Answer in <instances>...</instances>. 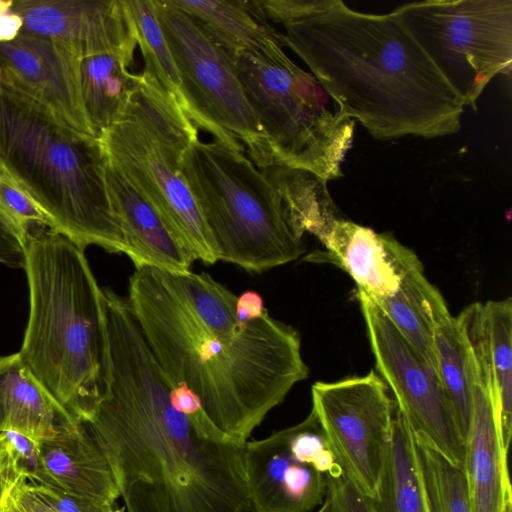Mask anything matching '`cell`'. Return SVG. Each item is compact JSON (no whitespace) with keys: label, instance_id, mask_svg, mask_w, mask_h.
Masks as SVG:
<instances>
[{"label":"cell","instance_id":"cell-1","mask_svg":"<svg viewBox=\"0 0 512 512\" xmlns=\"http://www.w3.org/2000/svg\"><path fill=\"white\" fill-rule=\"evenodd\" d=\"M105 389L83 423L125 512H251L245 443L193 422L171 401L127 298L101 289Z\"/></svg>","mask_w":512,"mask_h":512},{"label":"cell","instance_id":"cell-2","mask_svg":"<svg viewBox=\"0 0 512 512\" xmlns=\"http://www.w3.org/2000/svg\"><path fill=\"white\" fill-rule=\"evenodd\" d=\"M126 298L166 377L240 443L308 377L298 332L268 311L241 319L238 296L206 272L137 268Z\"/></svg>","mask_w":512,"mask_h":512},{"label":"cell","instance_id":"cell-3","mask_svg":"<svg viewBox=\"0 0 512 512\" xmlns=\"http://www.w3.org/2000/svg\"><path fill=\"white\" fill-rule=\"evenodd\" d=\"M283 46L370 135L457 133L464 106L394 11L359 12L340 0H258Z\"/></svg>","mask_w":512,"mask_h":512},{"label":"cell","instance_id":"cell-4","mask_svg":"<svg viewBox=\"0 0 512 512\" xmlns=\"http://www.w3.org/2000/svg\"><path fill=\"white\" fill-rule=\"evenodd\" d=\"M30 310L21 350L30 373L79 423L105 389L101 288L84 250L49 227L23 243Z\"/></svg>","mask_w":512,"mask_h":512},{"label":"cell","instance_id":"cell-5","mask_svg":"<svg viewBox=\"0 0 512 512\" xmlns=\"http://www.w3.org/2000/svg\"><path fill=\"white\" fill-rule=\"evenodd\" d=\"M0 166L81 249L125 254L98 138L79 133L43 107L0 90Z\"/></svg>","mask_w":512,"mask_h":512},{"label":"cell","instance_id":"cell-6","mask_svg":"<svg viewBox=\"0 0 512 512\" xmlns=\"http://www.w3.org/2000/svg\"><path fill=\"white\" fill-rule=\"evenodd\" d=\"M98 140L106 163L147 200L193 261H219L180 169L198 129L153 76L135 74L121 115Z\"/></svg>","mask_w":512,"mask_h":512},{"label":"cell","instance_id":"cell-7","mask_svg":"<svg viewBox=\"0 0 512 512\" xmlns=\"http://www.w3.org/2000/svg\"><path fill=\"white\" fill-rule=\"evenodd\" d=\"M180 169L219 261L261 273L303 254V234L279 188L244 150L216 139L197 140L183 154Z\"/></svg>","mask_w":512,"mask_h":512},{"label":"cell","instance_id":"cell-8","mask_svg":"<svg viewBox=\"0 0 512 512\" xmlns=\"http://www.w3.org/2000/svg\"><path fill=\"white\" fill-rule=\"evenodd\" d=\"M228 56L275 163L326 182L343 176L341 165L352 146L355 121L318 80L297 66L283 46Z\"/></svg>","mask_w":512,"mask_h":512},{"label":"cell","instance_id":"cell-9","mask_svg":"<svg viewBox=\"0 0 512 512\" xmlns=\"http://www.w3.org/2000/svg\"><path fill=\"white\" fill-rule=\"evenodd\" d=\"M393 11L463 106L476 110L488 83L510 73L511 0H425Z\"/></svg>","mask_w":512,"mask_h":512},{"label":"cell","instance_id":"cell-10","mask_svg":"<svg viewBox=\"0 0 512 512\" xmlns=\"http://www.w3.org/2000/svg\"><path fill=\"white\" fill-rule=\"evenodd\" d=\"M156 17L176 64L183 112L197 129L235 149L247 148L266 169L275 161L227 53L197 20L171 0H153Z\"/></svg>","mask_w":512,"mask_h":512},{"label":"cell","instance_id":"cell-11","mask_svg":"<svg viewBox=\"0 0 512 512\" xmlns=\"http://www.w3.org/2000/svg\"><path fill=\"white\" fill-rule=\"evenodd\" d=\"M357 294L377 371L397 410L416 439L463 469L465 439L436 369L368 296Z\"/></svg>","mask_w":512,"mask_h":512},{"label":"cell","instance_id":"cell-12","mask_svg":"<svg viewBox=\"0 0 512 512\" xmlns=\"http://www.w3.org/2000/svg\"><path fill=\"white\" fill-rule=\"evenodd\" d=\"M315 413L337 462L352 484L373 498L393 435L395 402L382 378L367 375L311 388Z\"/></svg>","mask_w":512,"mask_h":512},{"label":"cell","instance_id":"cell-13","mask_svg":"<svg viewBox=\"0 0 512 512\" xmlns=\"http://www.w3.org/2000/svg\"><path fill=\"white\" fill-rule=\"evenodd\" d=\"M251 512H310L341 466L311 410L301 422L245 442Z\"/></svg>","mask_w":512,"mask_h":512},{"label":"cell","instance_id":"cell-14","mask_svg":"<svg viewBox=\"0 0 512 512\" xmlns=\"http://www.w3.org/2000/svg\"><path fill=\"white\" fill-rule=\"evenodd\" d=\"M0 90L29 100L69 128L96 137L80 90V59L46 38L19 34L0 42Z\"/></svg>","mask_w":512,"mask_h":512},{"label":"cell","instance_id":"cell-15","mask_svg":"<svg viewBox=\"0 0 512 512\" xmlns=\"http://www.w3.org/2000/svg\"><path fill=\"white\" fill-rule=\"evenodd\" d=\"M10 10L22 21L20 34L51 40L79 59L137 47L126 0H16Z\"/></svg>","mask_w":512,"mask_h":512},{"label":"cell","instance_id":"cell-16","mask_svg":"<svg viewBox=\"0 0 512 512\" xmlns=\"http://www.w3.org/2000/svg\"><path fill=\"white\" fill-rule=\"evenodd\" d=\"M331 260L372 301L392 297L411 272L422 269L418 256L392 235L377 233L339 216L318 237Z\"/></svg>","mask_w":512,"mask_h":512},{"label":"cell","instance_id":"cell-17","mask_svg":"<svg viewBox=\"0 0 512 512\" xmlns=\"http://www.w3.org/2000/svg\"><path fill=\"white\" fill-rule=\"evenodd\" d=\"M507 454L489 384L476 367L463 467L471 512H508L512 508Z\"/></svg>","mask_w":512,"mask_h":512},{"label":"cell","instance_id":"cell-18","mask_svg":"<svg viewBox=\"0 0 512 512\" xmlns=\"http://www.w3.org/2000/svg\"><path fill=\"white\" fill-rule=\"evenodd\" d=\"M29 482L116 505L120 497L111 468L83 424L61 427L57 434L38 442Z\"/></svg>","mask_w":512,"mask_h":512},{"label":"cell","instance_id":"cell-19","mask_svg":"<svg viewBox=\"0 0 512 512\" xmlns=\"http://www.w3.org/2000/svg\"><path fill=\"white\" fill-rule=\"evenodd\" d=\"M478 367L486 376L498 414L503 446L512 432V300L473 303L457 316Z\"/></svg>","mask_w":512,"mask_h":512},{"label":"cell","instance_id":"cell-20","mask_svg":"<svg viewBox=\"0 0 512 512\" xmlns=\"http://www.w3.org/2000/svg\"><path fill=\"white\" fill-rule=\"evenodd\" d=\"M105 177L111 203L122 228L125 255L135 269L151 267L176 273L190 271L193 259L147 200L107 163Z\"/></svg>","mask_w":512,"mask_h":512},{"label":"cell","instance_id":"cell-21","mask_svg":"<svg viewBox=\"0 0 512 512\" xmlns=\"http://www.w3.org/2000/svg\"><path fill=\"white\" fill-rule=\"evenodd\" d=\"M77 422L30 373L19 353L0 356V433L13 431L37 442Z\"/></svg>","mask_w":512,"mask_h":512},{"label":"cell","instance_id":"cell-22","mask_svg":"<svg viewBox=\"0 0 512 512\" xmlns=\"http://www.w3.org/2000/svg\"><path fill=\"white\" fill-rule=\"evenodd\" d=\"M171 2L197 20L228 55L242 51L265 53L283 46L279 31L267 20L258 0Z\"/></svg>","mask_w":512,"mask_h":512},{"label":"cell","instance_id":"cell-23","mask_svg":"<svg viewBox=\"0 0 512 512\" xmlns=\"http://www.w3.org/2000/svg\"><path fill=\"white\" fill-rule=\"evenodd\" d=\"M134 53L110 51L80 59L84 110L96 138L121 115L133 86Z\"/></svg>","mask_w":512,"mask_h":512},{"label":"cell","instance_id":"cell-24","mask_svg":"<svg viewBox=\"0 0 512 512\" xmlns=\"http://www.w3.org/2000/svg\"><path fill=\"white\" fill-rule=\"evenodd\" d=\"M374 303L418 354L436 369L434 329L449 309L440 291L425 277L423 268L407 275L395 295Z\"/></svg>","mask_w":512,"mask_h":512},{"label":"cell","instance_id":"cell-25","mask_svg":"<svg viewBox=\"0 0 512 512\" xmlns=\"http://www.w3.org/2000/svg\"><path fill=\"white\" fill-rule=\"evenodd\" d=\"M371 499L374 512H430L415 437L396 406L385 467Z\"/></svg>","mask_w":512,"mask_h":512},{"label":"cell","instance_id":"cell-26","mask_svg":"<svg viewBox=\"0 0 512 512\" xmlns=\"http://www.w3.org/2000/svg\"><path fill=\"white\" fill-rule=\"evenodd\" d=\"M433 349L437 373L465 439L472 415L476 364L465 330L450 312L436 323Z\"/></svg>","mask_w":512,"mask_h":512},{"label":"cell","instance_id":"cell-27","mask_svg":"<svg viewBox=\"0 0 512 512\" xmlns=\"http://www.w3.org/2000/svg\"><path fill=\"white\" fill-rule=\"evenodd\" d=\"M126 3L134 22L137 45L144 59V70L155 77L183 111L181 80L156 17L153 0H126Z\"/></svg>","mask_w":512,"mask_h":512},{"label":"cell","instance_id":"cell-28","mask_svg":"<svg viewBox=\"0 0 512 512\" xmlns=\"http://www.w3.org/2000/svg\"><path fill=\"white\" fill-rule=\"evenodd\" d=\"M415 441L429 511L471 512L464 470L418 439Z\"/></svg>","mask_w":512,"mask_h":512},{"label":"cell","instance_id":"cell-29","mask_svg":"<svg viewBox=\"0 0 512 512\" xmlns=\"http://www.w3.org/2000/svg\"><path fill=\"white\" fill-rule=\"evenodd\" d=\"M0 220L22 243L40 227L54 230L50 217L0 166Z\"/></svg>","mask_w":512,"mask_h":512},{"label":"cell","instance_id":"cell-30","mask_svg":"<svg viewBox=\"0 0 512 512\" xmlns=\"http://www.w3.org/2000/svg\"><path fill=\"white\" fill-rule=\"evenodd\" d=\"M32 491L56 512H125L124 508L52 486L29 482Z\"/></svg>","mask_w":512,"mask_h":512},{"label":"cell","instance_id":"cell-31","mask_svg":"<svg viewBox=\"0 0 512 512\" xmlns=\"http://www.w3.org/2000/svg\"><path fill=\"white\" fill-rule=\"evenodd\" d=\"M326 501L327 512H374L372 499L352 484L342 468L329 477Z\"/></svg>","mask_w":512,"mask_h":512},{"label":"cell","instance_id":"cell-32","mask_svg":"<svg viewBox=\"0 0 512 512\" xmlns=\"http://www.w3.org/2000/svg\"><path fill=\"white\" fill-rule=\"evenodd\" d=\"M25 475L21 457L14 444L3 432L0 433V512L12 489Z\"/></svg>","mask_w":512,"mask_h":512},{"label":"cell","instance_id":"cell-33","mask_svg":"<svg viewBox=\"0 0 512 512\" xmlns=\"http://www.w3.org/2000/svg\"><path fill=\"white\" fill-rule=\"evenodd\" d=\"M0 263L11 268H25L26 257L22 243L0 220Z\"/></svg>","mask_w":512,"mask_h":512},{"label":"cell","instance_id":"cell-34","mask_svg":"<svg viewBox=\"0 0 512 512\" xmlns=\"http://www.w3.org/2000/svg\"><path fill=\"white\" fill-rule=\"evenodd\" d=\"M9 498L20 512H56L32 491L26 475L19 479Z\"/></svg>","mask_w":512,"mask_h":512},{"label":"cell","instance_id":"cell-35","mask_svg":"<svg viewBox=\"0 0 512 512\" xmlns=\"http://www.w3.org/2000/svg\"><path fill=\"white\" fill-rule=\"evenodd\" d=\"M236 307L239 317L243 320H253L267 312L260 294L251 290L238 296Z\"/></svg>","mask_w":512,"mask_h":512},{"label":"cell","instance_id":"cell-36","mask_svg":"<svg viewBox=\"0 0 512 512\" xmlns=\"http://www.w3.org/2000/svg\"><path fill=\"white\" fill-rule=\"evenodd\" d=\"M22 21L10 8L0 12V42L15 39L21 31Z\"/></svg>","mask_w":512,"mask_h":512},{"label":"cell","instance_id":"cell-37","mask_svg":"<svg viewBox=\"0 0 512 512\" xmlns=\"http://www.w3.org/2000/svg\"><path fill=\"white\" fill-rule=\"evenodd\" d=\"M1 512H20V511L16 508L14 503L8 497V499L6 500V502H5Z\"/></svg>","mask_w":512,"mask_h":512},{"label":"cell","instance_id":"cell-38","mask_svg":"<svg viewBox=\"0 0 512 512\" xmlns=\"http://www.w3.org/2000/svg\"><path fill=\"white\" fill-rule=\"evenodd\" d=\"M317 512H327V501L326 498Z\"/></svg>","mask_w":512,"mask_h":512},{"label":"cell","instance_id":"cell-39","mask_svg":"<svg viewBox=\"0 0 512 512\" xmlns=\"http://www.w3.org/2000/svg\"><path fill=\"white\" fill-rule=\"evenodd\" d=\"M508 512H512V508L508 510Z\"/></svg>","mask_w":512,"mask_h":512}]
</instances>
